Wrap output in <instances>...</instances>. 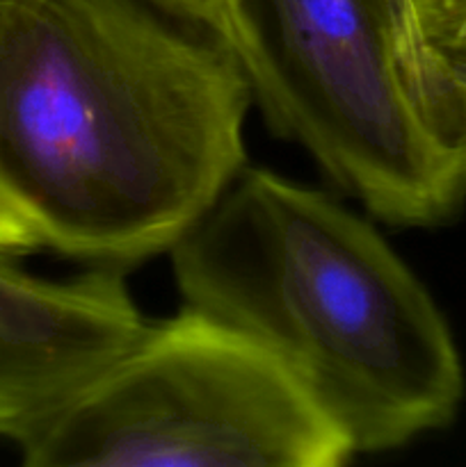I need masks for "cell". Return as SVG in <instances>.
Segmentation results:
<instances>
[{
    "label": "cell",
    "instance_id": "cell-1",
    "mask_svg": "<svg viewBox=\"0 0 466 467\" xmlns=\"http://www.w3.org/2000/svg\"><path fill=\"white\" fill-rule=\"evenodd\" d=\"M249 82L164 0H0V201L91 267L164 254L247 167Z\"/></svg>",
    "mask_w": 466,
    "mask_h": 467
},
{
    "label": "cell",
    "instance_id": "cell-2",
    "mask_svg": "<svg viewBox=\"0 0 466 467\" xmlns=\"http://www.w3.org/2000/svg\"><path fill=\"white\" fill-rule=\"evenodd\" d=\"M183 306L277 356L355 454L448 427L464 368L405 260L323 192L245 167L169 249Z\"/></svg>",
    "mask_w": 466,
    "mask_h": 467
},
{
    "label": "cell",
    "instance_id": "cell-3",
    "mask_svg": "<svg viewBox=\"0 0 466 467\" xmlns=\"http://www.w3.org/2000/svg\"><path fill=\"white\" fill-rule=\"evenodd\" d=\"M215 32L270 130L391 226L466 199L460 123L411 0H222Z\"/></svg>",
    "mask_w": 466,
    "mask_h": 467
},
{
    "label": "cell",
    "instance_id": "cell-4",
    "mask_svg": "<svg viewBox=\"0 0 466 467\" xmlns=\"http://www.w3.org/2000/svg\"><path fill=\"white\" fill-rule=\"evenodd\" d=\"M27 467H338L355 456L277 356L183 306L18 447Z\"/></svg>",
    "mask_w": 466,
    "mask_h": 467
},
{
    "label": "cell",
    "instance_id": "cell-5",
    "mask_svg": "<svg viewBox=\"0 0 466 467\" xmlns=\"http://www.w3.org/2000/svg\"><path fill=\"white\" fill-rule=\"evenodd\" d=\"M146 324L119 269L48 281L0 254V441L18 450Z\"/></svg>",
    "mask_w": 466,
    "mask_h": 467
},
{
    "label": "cell",
    "instance_id": "cell-6",
    "mask_svg": "<svg viewBox=\"0 0 466 467\" xmlns=\"http://www.w3.org/2000/svg\"><path fill=\"white\" fill-rule=\"evenodd\" d=\"M411 12L420 41L432 57L439 46L455 39L466 26V0H411Z\"/></svg>",
    "mask_w": 466,
    "mask_h": 467
},
{
    "label": "cell",
    "instance_id": "cell-7",
    "mask_svg": "<svg viewBox=\"0 0 466 467\" xmlns=\"http://www.w3.org/2000/svg\"><path fill=\"white\" fill-rule=\"evenodd\" d=\"M434 59H437V67L455 108L457 123H460L461 158L466 167V26L455 39L434 50Z\"/></svg>",
    "mask_w": 466,
    "mask_h": 467
},
{
    "label": "cell",
    "instance_id": "cell-8",
    "mask_svg": "<svg viewBox=\"0 0 466 467\" xmlns=\"http://www.w3.org/2000/svg\"><path fill=\"white\" fill-rule=\"evenodd\" d=\"M39 249L41 242L37 233L7 203L0 201V254L16 258Z\"/></svg>",
    "mask_w": 466,
    "mask_h": 467
},
{
    "label": "cell",
    "instance_id": "cell-9",
    "mask_svg": "<svg viewBox=\"0 0 466 467\" xmlns=\"http://www.w3.org/2000/svg\"><path fill=\"white\" fill-rule=\"evenodd\" d=\"M164 3L183 9V12L195 16L196 21H201L204 26H208L210 30H213L215 21H217V12L222 0H164Z\"/></svg>",
    "mask_w": 466,
    "mask_h": 467
}]
</instances>
